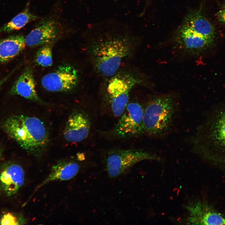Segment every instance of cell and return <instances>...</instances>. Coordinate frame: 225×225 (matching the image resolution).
<instances>
[{
  "label": "cell",
  "mask_w": 225,
  "mask_h": 225,
  "mask_svg": "<svg viewBox=\"0 0 225 225\" xmlns=\"http://www.w3.org/2000/svg\"><path fill=\"white\" fill-rule=\"evenodd\" d=\"M81 168L80 164L73 161H63L57 163L52 166L50 174L36 187L33 193L50 182L56 180L65 181L71 179L78 173Z\"/></svg>",
  "instance_id": "obj_16"
},
{
  "label": "cell",
  "mask_w": 225,
  "mask_h": 225,
  "mask_svg": "<svg viewBox=\"0 0 225 225\" xmlns=\"http://www.w3.org/2000/svg\"><path fill=\"white\" fill-rule=\"evenodd\" d=\"M182 24L198 35L213 39L215 38L216 32L214 26L200 10L188 13Z\"/></svg>",
  "instance_id": "obj_15"
},
{
  "label": "cell",
  "mask_w": 225,
  "mask_h": 225,
  "mask_svg": "<svg viewBox=\"0 0 225 225\" xmlns=\"http://www.w3.org/2000/svg\"><path fill=\"white\" fill-rule=\"evenodd\" d=\"M14 70H12L11 72H10L8 74L7 76H5L4 78L0 79V88L2 87V85L9 78L14 72Z\"/></svg>",
  "instance_id": "obj_22"
},
{
  "label": "cell",
  "mask_w": 225,
  "mask_h": 225,
  "mask_svg": "<svg viewBox=\"0 0 225 225\" xmlns=\"http://www.w3.org/2000/svg\"><path fill=\"white\" fill-rule=\"evenodd\" d=\"M67 27L58 15L52 14L40 19L25 38L30 47L52 44L63 35Z\"/></svg>",
  "instance_id": "obj_8"
},
{
  "label": "cell",
  "mask_w": 225,
  "mask_h": 225,
  "mask_svg": "<svg viewBox=\"0 0 225 225\" xmlns=\"http://www.w3.org/2000/svg\"><path fill=\"white\" fill-rule=\"evenodd\" d=\"M3 149L2 145H0V159L1 158L3 152Z\"/></svg>",
  "instance_id": "obj_23"
},
{
  "label": "cell",
  "mask_w": 225,
  "mask_h": 225,
  "mask_svg": "<svg viewBox=\"0 0 225 225\" xmlns=\"http://www.w3.org/2000/svg\"><path fill=\"white\" fill-rule=\"evenodd\" d=\"M90 27L94 35L89 49L92 65L99 75L110 78L132 52L135 38L128 27L112 20Z\"/></svg>",
  "instance_id": "obj_1"
},
{
  "label": "cell",
  "mask_w": 225,
  "mask_h": 225,
  "mask_svg": "<svg viewBox=\"0 0 225 225\" xmlns=\"http://www.w3.org/2000/svg\"><path fill=\"white\" fill-rule=\"evenodd\" d=\"M38 18V16L31 12L28 3L23 10L9 22L0 27V33L19 30L29 22Z\"/></svg>",
  "instance_id": "obj_18"
},
{
  "label": "cell",
  "mask_w": 225,
  "mask_h": 225,
  "mask_svg": "<svg viewBox=\"0 0 225 225\" xmlns=\"http://www.w3.org/2000/svg\"><path fill=\"white\" fill-rule=\"evenodd\" d=\"M174 44L178 49L191 55H197L208 49L213 44L214 39L198 35L182 24L174 37Z\"/></svg>",
  "instance_id": "obj_12"
},
{
  "label": "cell",
  "mask_w": 225,
  "mask_h": 225,
  "mask_svg": "<svg viewBox=\"0 0 225 225\" xmlns=\"http://www.w3.org/2000/svg\"><path fill=\"white\" fill-rule=\"evenodd\" d=\"M26 220L22 215L12 212H4L0 217V225H21Z\"/></svg>",
  "instance_id": "obj_20"
},
{
  "label": "cell",
  "mask_w": 225,
  "mask_h": 225,
  "mask_svg": "<svg viewBox=\"0 0 225 225\" xmlns=\"http://www.w3.org/2000/svg\"><path fill=\"white\" fill-rule=\"evenodd\" d=\"M192 142L193 150L202 159L225 169V103L212 108Z\"/></svg>",
  "instance_id": "obj_2"
},
{
  "label": "cell",
  "mask_w": 225,
  "mask_h": 225,
  "mask_svg": "<svg viewBox=\"0 0 225 225\" xmlns=\"http://www.w3.org/2000/svg\"><path fill=\"white\" fill-rule=\"evenodd\" d=\"M25 172L18 163L9 161L0 166V193L11 198L19 191L24 185Z\"/></svg>",
  "instance_id": "obj_11"
},
{
  "label": "cell",
  "mask_w": 225,
  "mask_h": 225,
  "mask_svg": "<svg viewBox=\"0 0 225 225\" xmlns=\"http://www.w3.org/2000/svg\"><path fill=\"white\" fill-rule=\"evenodd\" d=\"M159 159L156 155L143 149H113L106 153L103 161L108 176L115 178L128 172L140 162Z\"/></svg>",
  "instance_id": "obj_6"
},
{
  "label": "cell",
  "mask_w": 225,
  "mask_h": 225,
  "mask_svg": "<svg viewBox=\"0 0 225 225\" xmlns=\"http://www.w3.org/2000/svg\"><path fill=\"white\" fill-rule=\"evenodd\" d=\"M91 122L88 115L81 110L74 111L69 116L63 131V136L71 142H81L88 136Z\"/></svg>",
  "instance_id": "obj_13"
},
{
  "label": "cell",
  "mask_w": 225,
  "mask_h": 225,
  "mask_svg": "<svg viewBox=\"0 0 225 225\" xmlns=\"http://www.w3.org/2000/svg\"><path fill=\"white\" fill-rule=\"evenodd\" d=\"M52 44L44 45L38 50L35 56V61L38 65L43 67L52 65Z\"/></svg>",
  "instance_id": "obj_19"
},
{
  "label": "cell",
  "mask_w": 225,
  "mask_h": 225,
  "mask_svg": "<svg viewBox=\"0 0 225 225\" xmlns=\"http://www.w3.org/2000/svg\"><path fill=\"white\" fill-rule=\"evenodd\" d=\"M9 93L32 101L41 102L36 91L32 71L30 68L25 69L18 77L10 89Z\"/></svg>",
  "instance_id": "obj_14"
},
{
  "label": "cell",
  "mask_w": 225,
  "mask_h": 225,
  "mask_svg": "<svg viewBox=\"0 0 225 225\" xmlns=\"http://www.w3.org/2000/svg\"><path fill=\"white\" fill-rule=\"evenodd\" d=\"M184 222L192 225H225V217L212 206L199 200H188Z\"/></svg>",
  "instance_id": "obj_9"
},
{
  "label": "cell",
  "mask_w": 225,
  "mask_h": 225,
  "mask_svg": "<svg viewBox=\"0 0 225 225\" xmlns=\"http://www.w3.org/2000/svg\"><path fill=\"white\" fill-rule=\"evenodd\" d=\"M144 105L138 101L129 102L116 125L102 132L107 138L121 139L143 134Z\"/></svg>",
  "instance_id": "obj_7"
},
{
  "label": "cell",
  "mask_w": 225,
  "mask_h": 225,
  "mask_svg": "<svg viewBox=\"0 0 225 225\" xmlns=\"http://www.w3.org/2000/svg\"><path fill=\"white\" fill-rule=\"evenodd\" d=\"M2 128L23 149L35 157L42 155L48 146L47 128L43 122L36 117L12 115L3 121Z\"/></svg>",
  "instance_id": "obj_3"
},
{
  "label": "cell",
  "mask_w": 225,
  "mask_h": 225,
  "mask_svg": "<svg viewBox=\"0 0 225 225\" xmlns=\"http://www.w3.org/2000/svg\"><path fill=\"white\" fill-rule=\"evenodd\" d=\"M179 105L177 98L172 94L150 98L144 105L143 134L155 138L167 135L175 122Z\"/></svg>",
  "instance_id": "obj_4"
},
{
  "label": "cell",
  "mask_w": 225,
  "mask_h": 225,
  "mask_svg": "<svg viewBox=\"0 0 225 225\" xmlns=\"http://www.w3.org/2000/svg\"><path fill=\"white\" fill-rule=\"evenodd\" d=\"M78 82L77 70L70 65L65 64L44 76L41 82L43 88L48 91L66 92L74 89Z\"/></svg>",
  "instance_id": "obj_10"
},
{
  "label": "cell",
  "mask_w": 225,
  "mask_h": 225,
  "mask_svg": "<svg viewBox=\"0 0 225 225\" xmlns=\"http://www.w3.org/2000/svg\"><path fill=\"white\" fill-rule=\"evenodd\" d=\"M25 46V38L22 35H12L0 39V64L15 58Z\"/></svg>",
  "instance_id": "obj_17"
},
{
  "label": "cell",
  "mask_w": 225,
  "mask_h": 225,
  "mask_svg": "<svg viewBox=\"0 0 225 225\" xmlns=\"http://www.w3.org/2000/svg\"><path fill=\"white\" fill-rule=\"evenodd\" d=\"M217 17L220 23L225 25V2L221 5Z\"/></svg>",
  "instance_id": "obj_21"
},
{
  "label": "cell",
  "mask_w": 225,
  "mask_h": 225,
  "mask_svg": "<svg viewBox=\"0 0 225 225\" xmlns=\"http://www.w3.org/2000/svg\"><path fill=\"white\" fill-rule=\"evenodd\" d=\"M140 82L138 78L129 72L117 73L110 78L104 101L113 116L119 117L122 115L129 102L131 90Z\"/></svg>",
  "instance_id": "obj_5"
}]
</instances>
